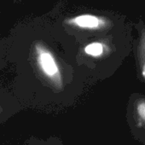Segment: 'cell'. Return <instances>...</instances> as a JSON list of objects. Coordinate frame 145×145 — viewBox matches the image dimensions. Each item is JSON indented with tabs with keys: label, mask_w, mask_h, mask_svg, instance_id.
<instances>
[{
	"label": "cell",
	"mask_w": 145,
	"mask_h": 145,
	"mask_svg": "<svg viewBox=\"0 0 145 145\" xmlns=\"http://www.w3.org/2000/svg\"><path fill=\"white\" fill-rule=\"evenodd\" d=\"M36 48L38 55V62L41 70L48 77L53 78L58 72V67L54 57L50 52L44 50V48H42L41 46L37 45Z\"/></svg>",
	"instance_id": "1"
},
{
	"label": "cell",
	"mask_w": 145,
	"mask_h": 145,
	"mask_svg": "<svg viewBox=\"0 0 145 145\" xmlns=\"http://www.w3.org/2000/svg\"><path fill=\"white\" fill-rule=\"evenodd\" d=\"M74 23L81 27L95 28L99 26V20L97 17L91 15H82L74 18Z\"/></svg>",
	"instance_id": "2"
},
{
	"label": "cell",
	"mask_w": 145,
	"mask_h": 145,
	"mask_svg": "<svg viewBox=\"0 0 145 145\" xmlns=\"http://www.w3.org/2000/svg\"><path fill=\"white\" fill-rule=\"evenodd\" d=\"M85 51H86V53H87L88 55H91L92 56H99L103 52V46L102 44L95 42V43L88 44L85 48Z\"/></svg>",
	"instance_id": "3"
},
{
	"label": "cell",
	"mask_w": 145,
	"mask_h": 145,
	"mask_svg": "<svg viewBox=\"0 0 145 145\" xmlns=\"http://www.w3.org/2000/svg\"><path fill=\"white\" fill-rule=\"evenodd\" d=\"M137 113L139 119L145 124V101L140 102L137 105Z\"/></svg>",
	"instance_id": "4"
},
{
	"label": "cell",
	"mask_w": 145,
	"mask_h": 145,
	"mask_svg": "<svg viewBox=\"0 0 145 145\" xmlns=\"http://www.w3.org/2000/svg\"><path fill=\"white\" fill-rule=\"evenodd\" d=\"M142 76L145 78V63H144L143 67H142Z\"/></svg>",
	"instance_id": "5"
}]
</instances>
